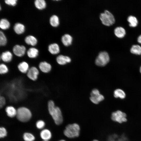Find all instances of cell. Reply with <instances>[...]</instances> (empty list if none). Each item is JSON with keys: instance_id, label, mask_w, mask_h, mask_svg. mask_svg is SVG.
Wrapping results in <instances>:
<instances>
[{"instance_id": "7", "label": "cell", "mask_w": 141, "mask_h": 141, "mask_svg": "<svg viewBox=\"0 0 141 141\" xmlns=\"http://www.w3.org/2000/svg\"><path fill=\"white\" fill-rule=\"evenodd\" d=\"M90 95V99L91 101L96 104H98L104 99L103 96L100 94L98 90L97 89L93 90L91 93Z\"/></svg>"}, {"instance_id": "22", "label": "cell", "mask_w": 141, "mask_h": 141, "mask_svg": "<svg viewBox=\"0 0 141 141\" xmlns=\"http://www.w3.org/2000/svg\"><path fill=\"white\" fill-rule=\"evenodd\" d=\"M49 21L50 25L54 27H57L59 25V18L56 15H53L51 17Z\"/></svg>"}, {"instance_id": "9", "label": "cell", "mask_w": 141, "mask_h": 141, "mask_svg": "<svg viewBox=\"0 0 141 141\" xmlns=\"http://www.w3.org/2000/svg\"><path fill=\"white\" fill-rule=\"evenodd\" d=\"M38 67L39 70L44 73H48L50 72L52 69L51 64L46 61L40 62L38 65Z\"/></svg>"}, {"instance_id": "14", "label": "cell", "mask_w": 141, "mask_h": 141, "mask_svg": "<svg viewBox=\"0 0 141 141\" xmlns=\"http://www.w3.org/2000/svg\"><path fill=\"white\" fill-rule=\"evenodd\" d=\"M73 39V38L70 35L66 34L62 36L61 40L64 46H68L72 44Z\"/></svg>"}, {"instance_id": "38", "label": "cell", "mask_w": 141, "mask_h": 141, "mask_svg": "<svg viewBox=\"0 0 141 141\" xmlns=\"http://www.w3.org/2000/svg\"><path fill=\"white\" fill-rule=\"evenodd\" d=\"M140 73H141V66L140 68Z\"/></svg>"}, {"instance_id": "2", "label": "cell", "mask_w": 141, "mask_h": 141, "mask_svg": "<svg viewBox=\"0 0 141 141\" xmlns=\"http://www.w3.org/2000/svg\"><path fill=\"white\" fill-rule=\"evenodd\" d=\"M80 128L78 124L77 123L69 124L66 127L63 133L67 137L72 138L79 136Z\"/></svg>"}, {"instance_id": "30", "label": "cell", "mask_w": 141, "mask_h": 141, "mask_svg": "<svg viewBox=\"0 0 141 141\" xmlns=\"http://www.w3.org/2000/svg\"><path fill=\"white\" fill-rule=\"evenodd\" d=\"M7 43V39L4 33L2 31L0 32V45L1 46L5 45Z\"/></svg>"}, {"instance_id": "6", "label": "cell", "mask_w": 141, "mask_h": 141, "mask_svg": "<svg viewBox=\"0 0 141 141\" xmlns=\"http://www.w3.org/2000/svg\"><path fill=\"white\" fill-rule=\"evenodd\" d=\"M111 118L113 121L120 124L126 122L127 121L126 114L120 110H117L112 112Z\"/></svg>"}, {"instance_id": "5", "label": "cell", "mask_w": 141, "mask_h": 141, "mask_svg": "<svg viewBox=\"0 0 141 141\" xmlns=\"http://www.w3.org/2000/svg\"><path fill=\"white\" fill-rule=\"evenodd\" d=\"M110 57L108 52L105 51L100 52L95 60V63L98 66L103 67L109 62Z\"/></svg>"}, {"instance_id": "20", "label": "cell", "mask_w": 141, "mask_h": 141, "mask_svg": "<svg viewBox=\"0 0 141 141\" xmlns=\"http://www.w3.org/2000/svg\"><path fill=\"white\" fill-rule=\"evenodd\" d=\"M115 35L118 37L122 38L124 37L126 34V31L125 29L121 27H118L114 30Z\"/></svg>"}, {"instance_id": "15", "label": "cell", "mask_w": 141, "mask_h": 141, "mask_svg": "<svg viewBox=\"0 0 141 141\" xmlns=\"http://www.w3.org/2000/svg\"><path fill=\"white\" fill-rule=\"evenodd\" d=\"M49 52L52 54L56 55L60 52V49L57 43H54L50 44L48 47Z\"/></svg>"}, {"instance_id": "35", "label": "cell", "mask_w": 141, "mask_h": 141, "mask_svg": "<svg viewBox=\"0 0 141 141\" xmlns=\"http://www.w3.org/2000/svg\"><path fill=\"white\" fill-rule=\"evenodd\" d=\"M137 41L139 43L141 44V35H139Z\"/></svg>"}, {"instance_id": "19", "label": "cell", "mask_w": 141, "mask_h": 141, "mask_svg": "<svg viewBox=\"0 0 141 141\" xmlns=\"http://www.w3.org/2000/svg\"><path fill=\"white\" fill-rule=\"evenodd\" d=\"M40 135L44 140H48L51 138L52 136L51 132L47 129L43 130L40 133Z\"/></svg>"}, {"instance_id": "25", "label": "cell", "mask_w": 141, "mask_h": 141, "mask_svg": "<svg viewBox=\"0 0 141 141\" xmlns=\"http://www.w3.org/2000/svg\"><path fill=\"white\" fill-rule=\"evenodd\" d=\"M127 20L129 22V25L131 27H135L138 24V20L137 18L134 16L130 15L128 16Z\"/></svg>"}, {"instance_id": "21", "label": "cell", "mask_w": 141, "mask_h": 141, "mask_svg": "<svg viewBox=\"0 0 141 141\" xmlns=\"http://www.w3.org/2000/svg\"><path fill=\"white\" fill-rule=\"evenodd\" d=\"M25 40L27 44L33 46L36 45L37 43V40L36 38L31 35H29L26 37Z\"/></svg>"}, {"instance_id": "27", "label": "cell", "mask_w": 141, "mask_h": 141, "mask_svg": "<svg viewBox=\"0 0 141 141\" xmlns=\"http://www.w3.org/2000/svg\"><path fill=\"white\" fill-rule=\"evenodd\" d=\"M130 51L133 54L140 55L141 54V46L138 45H134L131 48Z\"/></svg>"}, {"instance_id": "8", "label": "cell", "mask_w": 141, "mask_h": 141, "mask_svg": "<svg viewBox=\"0 0 141 141\" xmlns=\"http://www.w3.org/2000/svg\"><path fill=\"white\" fill-rule=\"evenodd\" d=\"M39 73V69L36 67L32 66L30 67L26 74L29 79L32 81H36L38 79Z\"/></svg>"}, {"instance_id": "34", "label": "cell", "mask_w": 141, "mask_h": 141, "mask_svg": "<svg viewBox=\"0 0 141 141\" xmlns=\"http://www.w3.org/2000/svg\"><path fill=\"white\" fill-rule=\"evenodd\" d=\"M6 99L4 96H1L0 97V107L2 108L6 103Z\"/></svg>"}, {"instance_id": "11", "label": "cell", "mask_w": 141, "mask_h": 141, "mask_svg": "<svg viewBox=\"0 0 141 141\" xmlns=\"http://www.w3.org/2000/svg\"><path fill=\"white\" fill-rule=\"evenodd\" d=\"M70 58L67 56L63 55H60L56 58V61L57 63L60 65H64L67 63L71 62Z\"/></svg>"}, {"instance_id": "1", "label": "cell", "mask_w": 141, "mask_h": 141, "mask_svg": "<svg viewBox=\"0 0 141 141\" xmlns=\"http://www.w3.org/2000/svg\"><path fill=\"white\" fill-rule=\"evenodd\" d=\"M48 110L55 124L59 125L63 122V117L60 108L55 105L54 101L49 100L48 103Z\"/></svg>"}, {"instance_id": "26", "label": "cell", "mask_w": 141, "mask_h": 141, "mask_svg": "<svg viewBox=\"0 0 141 141\" xmlns=\"http://www.w3.org/2000/svg\"><path fill=\"white\" fill-rule=\"evenodd\" d=\"M10 23L8 20L5 19H2L0 21V27L3 30L8 29L10 26Z\"/></svg>"}, {"instance_id": "3", "label": "cell", "mask_w": 141, "mask_h": 141, "mask_svg": "<svg viewBox=\"0 0 141 141\" xmlns=\"http://www.w3.org/2000/svg\"><path fill=\"white\" fill-rule=\"evenodd\" d=\"M17 110L16 116L20 121L26 122L28 121L31 118V112L27 108L24 107H20Z\"/></svg>"}, {"instance_id": "29", "label": "cell", "mask_w": 141, "mask_h": 141, "mask_svg": "<svg viewBox=\"0 0 141 141\" xmlns=\"http://www.w3.org/2000/svg\"><path fill=\"white\" fill-rule=\"evenodd\" d=\"M9 69L7 66L4 63H1L0 64V74L4 75L8 73Z\"/></svg>"}, {"instance_id": "33", "label": "cell", "mask_w": 141, "mask_h": 141, "mask_svg": "<svg viewBox=\"0 0 141 141\" xmlns=\"http://www.w3.org/2000/svg\"><path fill=\"white\" fill-rule=\"evenodd\" d=\"M17 1V0H5V2L8 5L14 6L16 4Z\"/></svg>"}, {"instance_id": "31", "label": "cell", "mask_w": 141, "mask_h": 141, "mask_svg": "<svg viewBox=\"0 0 141 141\" xmlns=\"http://www.w3.org/2000/svg\"><path fill=\"white\" fill-rule=\"evenodd\" d=\"M36 125L38 129H41L44 127L45 126V123L42 120H39L36 122Z\"/></svg>"}, {"instance_id": "16", "label": "cell", "mask_w": 141, "mask_h": 141, "mask_svg": "<svg viewBox=\"0 0 141 141\" xmlns=\"http://www.w3.org/2000/svg\"><path fill=\"white\" fill-rule=\"evenodd\" d=\"M5 111L7 115L10 117L13 118L16 116L17 110L13 106H7L5 109Z\"/></svg>"}, {"instance_id": "32", "label": "cell", "mask_w": 141, "mask_h": 141, "mask_svg": "<svg viewBox=\"0 0 141 141\" xmlns=\"http://www.w3.org/2000/svg\"><path fill=\"white\" fill-rule=\"evenodd\" d=\"M7 131L5 128L3 127L0 128V137L3 138L7 135Z\"/></svg>"}, {"instance_id": "36", "label": "cell", "mask_w": 141, "mask_h": 141, "mask_svg": "<svg viewBox=\"0 0 141 141\" xmlns=\"http://www.w3.org/2000/svg\"><path fill=\"white\" fill-rule=\"evenodd\" d=\"M92 141H99L96 139H94Z\"/></svg>"}, {"instance_id": "4", "label": "cell", "mask_w": 141, "mask_h": 141, "mask_svg": "<svg viewBox=\"0 0 141 141\" xmlns=\"http://www.w3.org/2000/svg\"><path fill=\"white\" fill-rule=\"evenodd\" d=\"M99 18L102 24L104 25L109 26L113 24L115 22V19L113 14L108 10L101 13Z\"/></svg>"}, {"instance_id": "39", "label": "cell", "mask_w": 141, "mask_h": 141, "mask_svg": "<svg viewBox=\"0 0 141 141\" xmlns=\"http://www.w3.org/2000/svg\"><path fill=\"white\" fill-rule=\"evenodd\" d=\"M43 141H48V140H44Z\"/></svg>"}, {"instance_id": "12", "label": "cell", "mask_w": 141, "mask_h": 141, "mask_svg": "<svg viewBox=\"0 0 141 141\" xmlns=\"http://www.w3.org/2000/svg\"><path fill=\"white\" fill-rule=\"evenodd\" d=\"M30 68L29 64L25 61L20 62L17 66V68L19 71L23 74H26Z\"/></svg>"}, {"instance_id": "17", "label": "cell", "mask_w": 141, "mask_h": 141, "mask_svg": "<svg viewBox=\"0 0 141 141\" xmlns=\"http://www.w3.org/2000/svg\"><path fill=\"white\" fill-rule=\"evenodd\" d=\"M25 30L24 26L20 23L15 24L14 27V30L15 32L18 34H20L24 33Z\"/></svg>"}, {"instance_id": "10", "label": "cell", "mask_w": 141, "mask_h": 141, "mask_svg": "<svg viewBox=\"0 0 141 141\" xmlns=\"http://www.w3.org/2000/svg\"><path fill=\"white\" fill-rule=\"evenodd\" d=\"M26 51V48L23 45H16L14 46L13 48L14 54L18 57L23 56L25 55Z\"/></svg>"}, {"instance_id": "13", "label": "cell", "mask_w": 141, "mask_h": 141, "mask_svg": "<svg viewBox=\"0 0 141 141\" xmlns=\"http://www.w3.org/2000/svg\"><path fill=\"white\" fill-rule=\"evenodd\" d=\"M13 57L12 53L9 51L3 52L1 56V59L5 63H9L12 60Z\"/></svg>"}, {"instance_id": "23", "label": "cell", "mask_w": 141, "mask_h": 141, "mask_svg": "<svg viewBox=\"0 0 141 141\" xmlns=\"http://www.w3.org/2000/svg\"><path fill=\"white\" fill-rule=\"evenodd\" d=\"M35 7L39 10H43L46 6V3L44 0H36L34 2Z\"/></svg>"}, {"instance_id": "24", "label": "cell", "mask_w": 141, "mask_h": 141, "mask_svg": "<svg viewBox=\"0 0 141 141\" xmlns=\"http://www.w3.org/2000/svg\"><path fill=\"white\" fill-rule=\"evenodd\" d=\"M114 95L115 98H119L121 99H123L125 97L126 94L123 90L119 89H117L114 91Z\"/></svg>"}, {"instance_id": "28", "label": "cell", "mask_w": 141, "mask_h": 141, "mask_svg": "<svg viewBox=\"0 0 141 141\" xmlns=\"http://www.w3.org/2000/svg\"><path fill=\"white\" fill-rule=\"evenodd\" d=\"M23 138L25 141H34L35 139L33 135L28 132L25 133L24 134Z\"/></svg>"}, {"instance_id": "37", "label": "cell", "mask_w": 141, "mask_h": 141, "mask_svg": "<svg viewBox=\"0 0 141 141\" xmlns=\"http://www.w3.org/2000/svg\"><path fill=\"white\" fill-rule=\"evenodd\" d=\"M59 141H66L65 140L62 139V140H61Z\"/></svg>"}, {"instance_id": "18", "label": "cell", "mask_w": 141, "mask_h": 141, "mask_svg": "<svg viewBox=\"0 0 141 141\" xmlns=\"http://www.w3.org/2000/svg\"><path fill=\"white\" fill-rule=\"evenodd\" d=\"M28 56L31 58H35L38 55V50L36 48H31L29 49L27 52Z\"/></svg>"}]
</instances>
